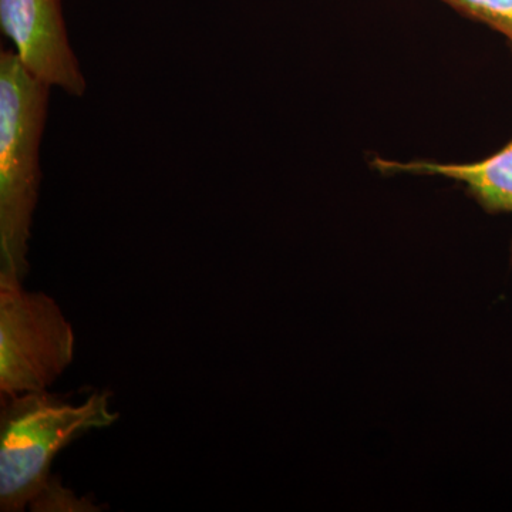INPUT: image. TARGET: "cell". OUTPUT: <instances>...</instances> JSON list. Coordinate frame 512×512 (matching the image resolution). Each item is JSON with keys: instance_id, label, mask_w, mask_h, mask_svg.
<instances>
[{"instance_id": "cell-1", "label": "cell", "mask_w": 512, "mask_h": 512, "mask_svg": "<svg viewBox=\"0 0 512 512\" xmlns=\"http://www.w3.org/2000/svg\"><path fill=\"white\" fill-rule=\"evenodd\" d=\"M49 90L15 50L0 52V279L23 282L29 272Z\"/></svg>"}, {"instance_id": "cell-2", "label": "cell", "mask_w": 512, "mask_h": 512, "mask_svg": "<svg viewBox=\"0 0 512 512\" xmlns=\"http://www.w3.org/2000/svg\"><path fill=\"white\" fill-rule=\"evenodd\" d=\"M119 419L110 394L93 393L83 403L46 392L2 400L0 413V511L20 512L50 480L57 453L92 430Z\"/></svg>"}, {"instance_id": "cell-3", "label": "cell", "mask_w": 512, "mask_h": 512, "mask_svg": "<svg viewBox=\"0 0 512 512\" xmlns=\"http://www.w3.org/2000/svg\"><path fill=\"white\" fill-rule=\"evenodd\" d=\"M76 338L55 299L0 279V396L46 392L74 359Z\"/></svg>"}, {"instance_id": "cell-4", "label": "cell", "mask_w": 512, "mask_h": 512, "mask_svg": "<svg viewBox=\"0 0 512 512\" xmlns=\"http://www.w3.org/2000/svg\"><path fill=\"white\" fill-rule=\"evenodd\" d=\"M0 29L37 79L72 96L86 93V79L67 36L62 0H0Z\"/></svg>"}, {"instance_id": "cell-5", "label": "cell", "mask_w": 512, "mask_h": 512, "mask_svg": "<svg viewBox=\"0 0 512 512\" xmlns=\"http://www.w3.org/2000/svg\"><path fill=\"white\" fill-rule=\"evenodd\" d=\"M370 165L382 174L439 175L457 181L488 214H512V138L497 153L474 163H400L375 157Z\"/></svg>"}, {"instance_id": "cell-6", "label": "cell", "mask_w": 512, "mask_h": 512, "mask_svg": "<svg viewBox=\"0 0 512 512\" xmlns=\"http://www.w3.org/2000/svg\"><path fill=\"white\" fill-rule=\"evenodd\" d=\"M461 16L501 33L512 52V0H441Z\"/></svg>"}, {"instance_id": "cell-7", "label": "cell", "mask_w": 512, "mask_h": 512, "mask_svg": "<svg viewBox=\"0 0 512 512\" xmlns=\"http://www.w3.org/2000/svg\"><path fill=\"white\" fill-rule=\"evenodd\" d=\"M33 511H97L99 508L86 498H79L55 478L50 477L45 487L30 503Z\"/></svg>"}]
</instances>
